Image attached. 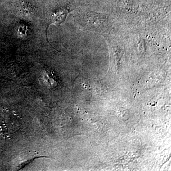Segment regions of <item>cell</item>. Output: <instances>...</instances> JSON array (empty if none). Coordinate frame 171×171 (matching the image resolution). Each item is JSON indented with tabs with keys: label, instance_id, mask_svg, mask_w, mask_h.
<instances>
[{
	"label": "cell",
	"instance_id": "1",
	"mask_svg": "<svg viewBox=\"0 0 171 171\" xmlns=\"http://www.w3.org/2000/svg\"><path fill=\"white\" fill-rule=\"evenodd\" d=\"M68 11L65 9L61 8L54 11L52 16V22L59 25L63 22L67 15Z\"/></svg>",
	"mask_w": 171,
	"mask_h": 171
}]
</instances>
